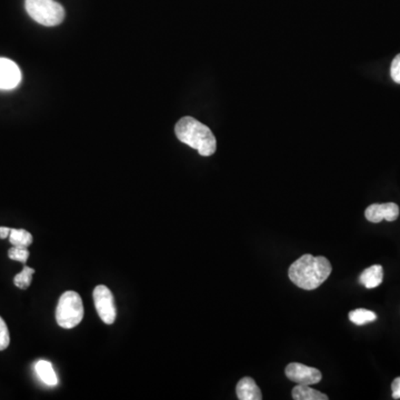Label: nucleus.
<instances>
[{"mask_svg":"<svg viewBox=\"0 0 400 400\" xmlns=\"http://www.w3.org/2000/svg\"><path fill=\"white\" fill-rule=\"evenodd\" d=\"M175 133L181 143L192 147L205 157L214 155L217 149V141L212 130L192 117H183L176 124Z\"/></svg>","mask_w":400,"mask_h":400,"instance_id":"2","label":"nucleus"},{"mask_svg":"<svg viewBox=\"0 0 400 400\" xmlns=\"http://www.w3.org/2000/svg\"><path fill=\"white\" fill-rule=\"evenodd\" d=\"M331 271L333 268L326 257L307 254L291 264L288 276L297 287L313 291L327 280Z\"/></svg>","mask_w":400,"mask_h":400,"instance_id":"1","label":"nucleus"},{"mask_svg":"<svg viewBox=\"0 0 400 400\" xmlns=\"http://www.w3.org/2000/svg\"><path fill=\"white\" fill-rule=\"evenodd\" d=\"M390 75L394 82L400 84V54L394 57V60H392Z\"/></svg>","mask_w":400,"mask_h":400,"instance_id":"18","label":"nucleus"},{"mask_svg":"<svg viewBox=\"0 0 400 400\" xmlns=\"http://www.w3.org/2000/svg\"><path fill=\"white\" fill-rule=\"evenodd\" d=\"M392 398L400 399V377L396 378L392 383Z\"/></svg>","mask_w":400,"mask_h":400,"instance_id":"19","label":"nucleus"},{"mask_svg":"<svg viewBox=\"0 0 400 400\" xmlns=\"http://www.w3.org/2000/svg\"><path fill=\"white\" fill-rule=\"evenodd\" d=\"M21 82L19 67L12 60L0 58V89L10 91Z\"/></svg>","mask_w":400,"mask_h":400,"instance_id":"7","label":"nucleus"},{"mask_svg":"<svg viewBox=\"0 0 400 400\" xmlns=\"http://www.w3.org/2000/svg\"><path fill=\"white\" fill-rule=\"evenodd\" d=\"M237 397L240 400H262V394L256 381L251 377L240 379L237 383Z\"/></svg>","mask_w":400,"mask_h":400,"instance_id":"9","label":"nucleus"},{"mask_svg":"<svg viewBox=\"0 0 400 400\" xmlns=\"http://www.w3.org/2000/svg\"><path fill=\"white\" fill-rule=\"evenodd\" d=\"M84 318V304L82 297L76 291H66L60 296L57 304L56 320L65 329L76 327Z\"/></svg>","mask_w":400,"mask_h":400,"instance_id":"3","label":"nucleus"},{"mask_svg":"<svg viewBox=\"0 0 400 400\" xmlns=\"http://www.w3.org/2000/svg\"><path fill=\"white\" fill-rule=\"evenodd\" d=\"M285 374L289 381L298 385H308V386L320 383L322 378L320 370L299 363H291L288 365L286 367Z\"/></svg>","mask_w":400,"mask_h":400,"instance_id":"6","label":"nucleus"},{"mask_svg":"<svg viewBox=\"0 0 400 400\" xmlns=\"http://www.w3.org/2000/svg\"><path fill=\"white\" fill-rule=\"evenodd\" d=\"M93 296L95 307L100 319L104 324H113L117 311H116L113 293L109 291V288L104 285L97 286L93 289Z\"/></svg>","mask_w":400,"mask_h":400,"instance_id":"5","label":"nucleus"},{"mask_svg":"<svg viewBox=\"0 0 400 400\" xmlns=\"http://www.w3.org/2000/svg\"><path fill=\"white\" fill-rule=\"evenodd\" d=\"M25 8L36 23L46 27L60 25L65 18V9L55 0H26Z\"/></svg>","mask_w":400,"mask_h":400,"instance_id":"4","label":"nucleus"},{"mask_svg":"<svg viewBox=\"0 0 400 400\" xmlns=\"http://www.w3.org/2000/svg\"><path fill=\"white\" fill-rule=\"evenodd\" d=\"M295 400H327V394L311 388L308 385H298L291 392Z\"/></svg>","mask_w":400,"mask_h":400,"instance_id":"12","label":"nucleus"},{"mask_svg":"<svg viewBox=\"0 0 400 400\" xmlns=\"http://www.w3.org/2000/svg\"><path fill=\"white\" fill-rule=\"evenodd\" d=\"M10 230L12 228H8V227H0V239H6L7 237L10 235Z\"/></svg>","mask_w":400,"mask_h":400,"instance_id":"20","label":"nucleus"},{"mask_svg":"<svg viewBox=\"0 0 400 400\" xmlns=\"http://www.w3.org/2000/svg\"><path fill=\"white\" fill-rule=\"evenodd\" d=\"M8 257L10 260L26 264L29 258V251L28 249L25 248V247H16V246H12V248L8 251Z\"/></svg>","mask_w":400,"mask_h":400,"instance_id":"16","label":"nucleus"},{"mask_svg":"<svg viewBox=\"0 0 400 400\" xmlns=\"http://www.w3.org/2000/svg\"><path fill=\"white\" fill-rule=\"evenodd\" d=\"M9 242L16 247H25L28 248L33 244V236L29 231L25 229H12L9 235Z\"/></svg>","mask_w":400,"mask_h":400,"instance_id":"13","label":"nucleus"},{"mask_svg":"<svg viewBox=\"0 0 400 400\" xmlns=\"http://www.w3.org/2000/svg\"><path fill=\"white\" fill-rule=\"evenodd\" d=\"M35 273V269L25 266L21 273L16 275L14 278L15 286H17L19 289H27L30 286L33 280V275Z\"/></svg>","mask_w":400,"mask_h":400,"instance_id":"15","label":"nucleus"},{"mask_svg":"<svg viewBox=\"0 0 400 400\" xmlns=\"http://www.w3.org/2000/svg\"><path fill=\"white\" fill-rule=\"evenodd\" d=\"M37 375L40 378V381L45 383L48 386H56L58 383L56 372H55L53 365L47 361H39L35 367Z\"/></svg>","mask_w":400,"mask_h":400,"instance_id":"11","label":"nucleus"},{"mask_svg":"<svg viewBox=\"0 0 400 400\" xmlns=\"http://www.w3.org/2000/svg\"><path fill=\"white\" fill-rule=\"evenodd\" d=\"M10 344V336H9L8 327L6 322L0 317V352L8 348Z\"/></svg>","mask_w":400,"mask_h":400,"instance_id":"17","label":"nucleus"},{"mask_svg":"<svg viewBox=\"0 0 400 400\" xmlns=\"http://www.w3.org/2000/svg\"><path fill=\"white\" fill-rule=\"evenodd\" d=\"M383 269L381 265H374L372 267L367 268L359 277V282L361 285L368 289L378 287L383 282Z\"/></svg>","mask_w":400,"mask_h":400,"instance_id":"10","label":"nucleus"},{"mask_svg":"<svg viewBox=\"0 0 400 400\" xmlns=\"http://www.w3.org/2000/svg\"><path fill=\"white\" fill-rule=\"evenodd\" d=\"M365 216L374 224L381 223L383 219L394 221L399 216V207L394 203H374L366 209Z\"/></svg>","mask_w":400,"mask_h":400,"instance_id":"8","label":"nucleus"},{"mask_svg":"<svg viewBox=\"0 0 400 400\" xmlns=\"http://www.w3.org/2000/svg\"><path fill=\"white\" fill-rule=\"evenodd\" d=\"M349 320L358 326L368 324V322H375L377 319V315L374 311L359 308V309L352 310L349 313Z\"/></svg>","mask_w":400,"mask_h":400,"instance_id":"14","label":"nucleus"}]
</instances>
